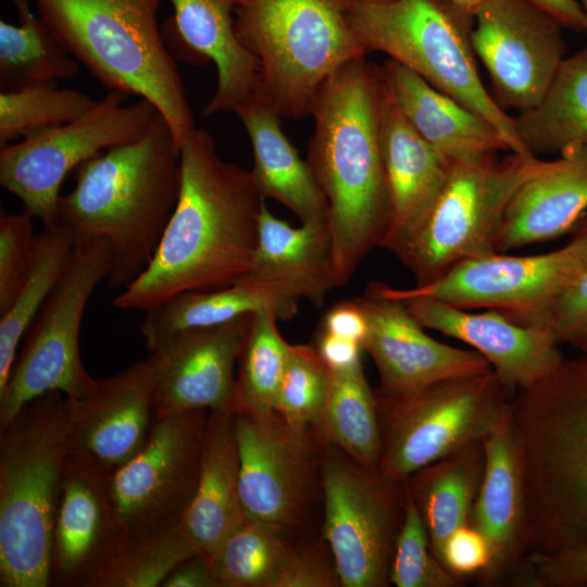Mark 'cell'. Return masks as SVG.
Segmentation results:
<instances>
[{
	"label": "cell",
	"instance_id": "cell-1",
	"mask_svg": "<svg viewBox=\"0 0 587 587\" xmlns=\"http://www.w3.org/2000/svg\"><path fill=\"white\" fill-rule=\"evenodd\" d=\"M265 199L251 171L220 158L195 127L180 145V192L149 266L113 300L147 312L189 290L223 288L250 270Z\"/></svg>",
	"mask_w": 587,
	"mask_h": 587
},
{
	"label": "cell",
	"instance_id": "cell-2",
	"mask_svg": "<svg viewBox=\"0 0 587 587\" xmlns=\"http://www.w3.org/2000/svg\"><path fill=\"white\" fill-rule=\"evenodd\" d=\"M383 92L379 65L362 57L328 75L309 109L314 130L305 160L328 203L339 287L380 247L389 225L380 143Z\"/></svg>",
	"mask_w": 587,
	"mask_h": 587
},
{
	"label": "cell",
	"instance_id": "cell-3",
	"mask_svg": "<svg viewBox=\"0 0 587 587\" xmlns=\"http://www.w3.org/2000/svg\"><path fill=\"white\" fill-rule=\"evenodd\" d=\"M180 192V148L159 112L138 139L75 168L60 196V222L77 241L101 239L112 251L111 288L126 287L149 266Z\"/></svg>",
	"mask_w": 587,
	"mask_h": 587
},
{
	"label": "cell",
	"instance_id": "cell-4",
	"mask_svg": "<svg viewBox=\"0 0 587 587\" xmlns=\"http://www.w3.org/2000/svg\"><path fill=\"white\" fill-rule=\"evenodd\" d=\"M510 417L523 469L532 550L587 547V355L517 390Z\"/></svg>",
	"mask_w": 587,
	"mask_h": 587
},
{
	"label": "cell",
	"instance_id": "cell-5",
	"mask_svg": "<svg viewBox=\"0 0 587 587\" xmlns=\"http://www.w3.org/2000/svg\"><path fill=\"white\" fill-rule=\"evenodd\" d=\"M35 1L57 41L108 90L152 102L180 148L196 126L158 23L161 0Z\"/></svg>",
	"mask_w": 587,
	"mask_h": 587
},
{
	"label": "cell",
	"instance_id": "cell-6",
	"mask_svg": "<svg viewBox=\"0 0 587 587\" xmlns=\"http://www.w3.org/2000/svg\"><path fill=\"white\" fill-rule=\"evenodd\" d=\"M66 447V396L47 392L0 428V586L48 587Z\"/></svg>",
	"mask_w": 587,
	"mask_h": 587
},
{
	"label": "cell",
	"instance_id": "cell-7",
	"mask_svg": "<svg viewBox=\"0 0 587 587\" xmlns=\"http://www.w3.org/2000/svg\"><path fill=\"white\" fill-rule=\"evenodd\" d=\"M350 26L369 51H379L461 102L500 133L510 152L532 155L514 117L485 88L471 33L474 15L449 0H353Z\"/></svg>",
	"mask_w": 587,
	"mask_h": 587
},
{
	"label": "cell",
	"instance_id": "cell-8",
	"mask_svg": "<svg viewBox=\"0 0 587 587\" xmlns=\"http://www.w3.org/2000/svg\"><path fill=\"white\" fill-rule=\"evenodd\" d=\"M353 0H237L235 32L255 58L261 91L284 117L309 114L323 80L369 50L350 26Z\"/></svg>",
	"mask_w": 587,
	"mask_h": 587
},
{
	"label": "cell",
	"instance_id": "cell-9",
	"mask_svg": "<svg viewBox=\"0 0 587 587\" xmlns=\"http://www.w3.org/2000/svg\"><path fill=\"white\" fill-rule=\"evenodd\" d=\"M548 161L510 152L452 163L446 184L417 230L396 253L415 286L496 250L505 210L519 188Z\"/></svg>",
	"mask_w": 587,
	"mask_h": 587
},
{
	"label": "cell",
	"instance_id": "cell-10",
	"mask_svg": "<svg viewBox=\"0 0 587 587\" xmlns=\"http://www.w3.org/2000/svg\"><path fill=\"white\" fill-rule=\"evenodd\" d=\"M376 399L382 435L378 469L404 483L461 447L484 440L508 416L511 397L490 370L407 396Z\"/></svg>",
	"mask_w": 587,
	"mask_h": 587
},
{
	"label": "cell",
	"instance_id": "cell-11",
	"mask_svg": "<svg viewBox=\"0 0 587 587\" xmlns=\"http://www.w3.org/2000/svg\"><path fill=\"white\" fill-rule=\"evenodd\" d=\"M108 90L104 98L75 121L37 129L0 149V184L45 227L60 222V188L66 175L113 147L140 138L159 113L145 98Z\"/></svg>",
	"mask_w": 587,
	"mask_h": 587
},
{
	"label": "cell",
	"instance_id": "cell-12",
	"mask_svg": "<svg viewBox=\"0 0 587 587\" xmlns=\"http://www.w3.org/2000/svg\"><path fill=\"white\" fill-rule=\"evenodd\" d=\"M112 267V251L101 239L77 241L67 267L51 292L0 391V428L32 400L51 391L68 398L96 384L79 353L87 303Z\"/></svg>",
	"mask_w": 587,
	"mask_h": 587
},
{
	"label": "cell",
	"instance_id": "cell-13",
	"mask_svg": "<svg viewBox=\"0 0 587 587\" xmlns=\"http://www.w3.org/2000/svg\"><path fill=\"white\" fill-rule=\"evenodd\" d=\"M323 534L344 587H385L407 501L404 483L345 452L320 462Z\"/></svg>",
	"mask_w": 587,
	"mask_h": 587
},
{
	"label": "cell",
	"instance_id": "cell-14",
	"mask_svg": "<svg viewBox=\"0 0 587 587\" xmlns=\"http://www.w3.org/2000/svg\"><path fill=\"white\" fill-rule=\"evenodd\" d=\"M586 257L587 238L572 232L565 246L548 253L494 252L463 261L435 280L412 288L375 283L394 299L428 298L466 310L494 309L532 326L575 278Z\"/></svg>",
	"mask_w": 587,
	"mask_h": 587
},
{
	"label": "cell",
	"instance_id": "cell-15",
	"mask_svg": "<svg viewBox=\"0 0 587 587\" xmlns=\"http://www.w3.org/2000/svg\"><path fill=\"white\" fill-rule=\"evenodd\" d=\"M209 413L157 419L140 451L109 477L123 546L182 520L196 490Z\"/></svg>",
	"mask_w": 587,
	"mask_h": 587
},
{
	"label": "cell",
	"instance_id": "cell-16",
	"mask_svg": "<svg viewBox=\"0 0 587 587\" xmlns=\"http://www.w3.org/2000/svg\"><path fill=\"white\" fill-rule=\"evenodd\" d=\"M563 28L532 0H485L477 8L472 47L504 111L522 113L540 102L566 57Z\"/></svg>",
	"mask_w": 587,
	"mask_h": 587
},
{
	"label": "cell",
	"instance_id": "cell-17",
	"mask_svg": "<svg viewBox=\"0 0 587 587\" xmlns=\"http://www.w3.org/2000/svg\"><path fill=\"white\" fill-rule=\"evenodd\" d=\"M239 489L246 520L288 527L301 521L313 487L315 459L309 439L277 412L234 413Z\"/></svg>",
	"mask_w": 587,
	"mask_h": 587
},
{
	"label": "cell",
	"instance_id": "cell-18",
	"mask_svg": "<svg viewBox=\"0 0 587 587\" xmlns=\"http://www.w3.org/2000/svg\"><path fill=\"white\" fill-rule=\"evenodd\" d=\"M157 359L150 355L123 372L97 379L85 395L66 397L67 454L111 476L147 442L157 421Z\"/></svg>",
	"mask_w": 587,
	"mask_h": 587
},
{
	"label": "cell",
	"instance_id": "cell-19",
	"mask_svg": "<svg viewBox=\"0 0 587 587\" xmlns=\"http://www.w3.org/2000/svg\"><path fill=\"white\" fill-rule=\"evenodd\" d=\"M354 301L366 319L362 348L378 371V397L398 398L442 380L492 370L477 351L428 336L405 304L382 294L375 282Z\"/></svg>",
	"mask_w": 587,
	"mask_h": 587
},
{
	"label": "cell",
	"instance_id": "cell-20",
	"mask_svg": "<svg viewBox=\"0 0 587 587\" xmlns=\"http://www.w3.org/2000/svg\"><path fill=\"white\" fill-rule=\"evenodd\" d=\"M486 465L470 525L485 538L489 562L475 577L484 587H538L530 551L526 491L510 411L484 440Z\"/></svg>",
	"mask_w": 587,
	"mask_h": 587
},
{
	"label": "cell",
	"instance_id": "cell-21",
	"mask_svg": "<svg viewBox=\"0 0 587 587\" xmlns=\"http://www.w3.org/2000/svg\"><path fill=\"white\" fill-rule=\"evenodd\" d=\"M402 301L424 327L459 339L482 354L512 398L552 374L565 359L548 329L521 325L502 312H473L428 298Z\"/></svg>",
	"mask_w": 587,
	"mask_h": 587
},
{
	"label": "cell",
	"instance_id": "cell-22",
	"mask_svg": "<svg viewBox=\"0 0 587 587\" xmlns=\"http://www.w3.org/2000/svg\"><path fill=\"white\" fill-rule=\"evenodd\" d=\"M251 315L179 333L152 353L157 419L192 410L234 413L235 366Z\"/></svg>",
	"mask_w": 587,
	"mask_h": 587
},
{
	"label": "cell",
	"instance_id": "cell-23",
	"mask_svg": "<svg viewBox=\"0 0 587 587\" xmlns=\"http://www.w3.org/2000/svg\"><path fill=\"white\" fill-rule=\"evenodd\" d=\"M109 475L67 454L55 516L50 586L86 587L123 547Z\"/></svg>",
	"mask_w": 587,
	"mask_h": 587
},
{
	"label": "cell",
	"instance_id": "cell-24",
	"mask_svg": "<svg viewBox=\"0 0 587 587\" xmlns=\"http://www.w3.org/2000/svg\"><path fill=\"white\" fill-rule=\"evenodd\" d=\"M380 143L390 207L389 225L380 247L396 255L432 210L451 163L414 129L385 86Z\"/></svg>",
	"mask_w": 587,
	"mask_h": 587
},
{
	"label": "cell",
	"instance_id": "cell-25",
	"mask_svg": "<svg viewBox=\"0 0 587 587\" xmlns=\"http://www.w3.org/2000/svg\"><path fill=\"white\" fill-rule=\"evenodd\" d=\"M174 14L164 24L175 41L197 62L212 61L217 84L203 116L234 112L261 90V71L255 58L235 32L237 0H168Z\"/></svg>",
	"mask_w": 587,
	"mask_h": 587
},
{
	"label": "cell",
	"instance_id": "cell-26",
	"mask_svg": "<svg viewBox=\"0 0 587 587\" xmlns=\"http://www.w3.org/2000/svg\"><path fill=\"white\" fill-rule=\"evenodd\" d=\"M238 283L261 285L322 307L339 287L328 222L294 227L264 204L254 259Z\"/></svg>",
	"mask_w": 587,
	"mask_h": 587
},
{
	"label": "cell",
	"instance_id": "cell-27",
	"mask_svg": "<svg viewBox=\"0 0 587 587\" xmlns=\"http://www.w3.org/2000/svg\"><path fill=\"white\" fill-rule=\"evenodd\" d=\"M587 212V146L563 151L512 197L496 240L497 252L558 238Z\"/></svg>",
	"mask_w": 587,
	"mask_h": 587
},
{
	"label": "cell",
	"instance_id": "cell-28",
	"mask_svg": "<svg viewBox=\"0 0 587 587\" xmlns=\"http://www.w3.org/2000/svg\"><path fill=\"white\" fill-rule=\"evenodd\" d=\"M379 67L386 91L397 109L451 164L509 151L492 124L414 72L391 59Z\"/></svg>",
	"mask_w": 587,
	"mask_h": 587
},
{
	"label": "cell",
	"instance_id": "cell-29",
	"mask_svg": "<svg viewBox=\"0 0 587 587\" xmlns=\"http://www.w3.org/2000/svg\"><path fill=\"white\" fill-rule=\"evenodd\" d=\"M245 521L234 413L211 411L196 490L180 526L195 549L211 558Z\"/></svg>",
	"mask_w": 587,
	"mask_h": 587
},
{
	"label": "cell",
	"instance_id": "cell-30",
	"mask_svg": "<svg viewBox=\"0 0 587 587\" xmlns=\"http://www.w3.org/2000/svg\"><path fill=\"white\" fill-rule=\"evenodd\" d=\"M235 113L252 146L251 173L262 197L282 203L301 223L328 222L327 200L307 160L283 132L277 109L260 90Z\"/></svg>",
	"mask_w": 587,
	"mask_h": 587
},
{
	"label": "cell",
	"instance_id": "cell-31",
	"mask_svg": "<svg viewBox=\"0 0 587 587\" xmlns=\"http://www.w3.org/2000/svg\"><path fill=\"white\" fill-rule=\"evenodd\" d=\"M260 311L273 313L278 321H290L298 312V299L250 283L183 291L145 312L140 333L153 353L179 333L223 325Z\"/></svg>",
	"mask_w": 587,
	"mask_h": 587
},
{
	"label": "cell",
	"instance_id": "cell-32",
	"mask_svg": "<svg viewBox=\"0 0 587 587\" xmlns=\"http://www.w3.org/2000/svg\"><path fill=\"white\" fill-rule=\"evenodd\" d=\"M485 465L484 441L477 440L421 469L404 482L438 560L447 538L470 525Z\"/></svg>",
	"mask_w": 587,
	"mask_h": 587
},
{
	"label": "cell",
	"instance_id": "cell-33",
	"mask_svg": "<svg viewBox=\"0 0 587 587\" xmlns=\"http://www.w3.org/2000/svg\"><path fill=\"white\" fill-rule=\"evenodd\" d=\"M514 122L534 157L587 146V46L565 57L540 102Z\"/></svg>",
	"mask_w": 587,
	"mask_h": 587
},
{
	"label": "cell",
	"instance_id": "cell-34",
	"mask_svg": "<svg viewBox=\"0 0 587 587\" xmlns=\"http://www.w3.org/2000/svg\"><path fill=\"white\" fill-rule=\"evenodd\" d=\"M316 432L358 463L378 469L382 435L378 407L361 362L329 369V388Z\"/></svg>",
	"mask_w": 587,
	"mask_h": 587
},
{
	"label": "cell",
	"instance_id": "cell-35",
	"mask_svg": "<svg viewBox=\"0 0 587 587\" xmlns=\"http://www.w3.org/2000/svg\"><path fill=\"white\" fill-rule=\"evenodd\" d=\"M18 25L0 21L1 91L37 85H58L78 73V62L32 12L27 0H12Z\"/></svg>",
	"mask_w": 587,
	"mask_h": 587
},
{
	"label": "cell",
	"instance_id": "cell-36",
	"mask_svg": "<svg viewBox=\"0 0 587 587\" xmlns=\"http://www.w3.org/2000/svg\"><path fill=\"white\" fill-rule=\"evenodd\" d=\"M76 243L63 223L45 227L37 235L27 277L10 308L0 315V391L9 379L22 337L60 282Z\"/></svg>",
	"mask_w": 587,
	"mask_h": 587
},
{
	"label": "cell",
	"instance_id": "cell-37",
	"mask_svg": "<svg viewBox=\"0 0 587 587\" xmlns=\"http://www.w3.org/2000/svg\"><path fill=\"white\" fill-rule=\"evenodd\" d=\"M286 528L246 520L210 558L220 587H277L295 549Z\"/></svg>",
	"mask_w": 587,
	"mask_h": 587
},
{
	"label": "cell",
	"instance_id": "cell-38",
	"mask_svg": "<svg viewBox=\"0 0 587 587\" xmlns=\"http://www.w3.org/2000/svg\"><path fill=\"white\" fill-rule=\"evenodd\" d=\"M268 311L253 313L238 357L234 413L276 412L279 387L285 374L290 345Z\"/></svg>",
	"mask_w": 587,
	"mask_h": 587
},
{
	"label": "cell",
	"instance_id": "cell-39",
	"mask_svg": "<svg viewBox=\"0 0 587 587\" xmlns=\"http://www.w3.org/2000/svg\"><path fill=\"white\" fill-rule=\"evenodd\" d=\"M200 554L180 521L158 534L130 541L88 580L86 587H157L184 560Z\"/></svg>",
	"mask_w": 587,
	"mask_h": 587
},
{
	"label": "cell",
	"instance_id": "cell-40",
	"mask_svg": "<svg viewBox=\"0 0 587 587\" xmlns=\"http://www.w3.org/2000/svg\"><path fill=\"white\" fill-rule=\"evenodd\" d=\"M97 103L88 95L58 85H37L0 93V149L45 127L77 120Z\"/></svg>",
	"mask_w": 587,
	"mask_h": 587
},
{
	"label": "cell",
	"instance_id": "cell-41",
	"mask_svg": "<svg viewBox=\"0 0 587 587\" xmlns=\"http://www.w3.org/2000/svg\"><path fill=\"white\" fill-rule=\"evenodd\" d=\"M329 369L315 346L290 345L276 412L296 433L316 430L325 409Z\"/></svg>",
	"mask_w": 587,
	"mask_h": 587
},
{
	"label": "cell",
	"instance_id": "cell-42",
	"mask_svg": "<svg viewBox=\"0 0 587 587\" xmlns=\"http://www.w3.org/2000/svg\"><path fill=\"white\" fill-rule=\"evenodd\" d=\"M389 583L396 587H459L463 583L450 574L433 553L422 516L408 491Z\"/></svg>",
	"mask_w": 587,
	"mask_h": 587
},
{
	"label": "cell",
	"instance_id": "cell-43",
	"mask_svg": "<svg viewBox=\"0 0 587 587\" xmlns=\"http://www.w3.org/2000/svg\"><path fill=\"white\" fill-rule=\"evenodd\" d=\"M32 215L0 214V315L14 301L30 270L37 235Z\"/></svg>",
	"mask_w": 587,
	"mask_h": 587
},
{
	"label": "cell",
	"instance_id": "cell-44",
	"mask_svg": "<svg viewBox=\"0 0 587 587\" xmlns=\"http://www.w3.org/2000/svg\"><path fill=\"white\" fill-rule=\"evenodd\" d=\"M572 232L587 238V212ZM533 326L550 330L560 344L571 346L587 329V257L575 278Z\"/></svg>",
	"mask_w": 587,
	"mask_h": 587
},
{
	"label": "cell",
	"instance_id": "cell-45",
	"mask_svg": "<svg viewBox=\"0 0 587 587\" xmlns=\"http://www.w3.org/2000/svg\"><path fill=\"white\" fill-rule=\"evenodd\" d=\"M527 559L538 587H587V547L532 550Z\"/></svg>",
	"mask_w": 587,
	"mask_h": 587
},
{
	"label": "cell",
	"instance_id": "cell-46",
	"mask_svg": "<svg viewBox=\"0 0 587 587\" xmlns=\"http://www.w3.org/2000/svg\"><path fill=\"white\" fill-rule=\"evenodd\" d=\"M439 561L453 576L464 580L477 576L489 562V548L482 536L471 525L454 530L441 548Z\"/></svg>",
	"mask_w": 587,
	"mask_h": 587
},
{
	"label": "cell",
	"instance_id": "cell-47",
	"mask_svg": "<svg viewBox=\"0 0 587 587\" xmlns=\"http://www.w3.org/2000/svg\"><path fill=\"white\" fill-rule=\"evenodd\" d=\"M340 586L332 557L320 547H295L277 587H335Z\"/></svg>",
	"mask_w": 587,
	"mask_h": 587
},
{
	"label": "cell",
	"instance_id": "cell-48",
	"mask_svg": "<svg viewBox=\"0 0 587 587\" xmlns=\"http://www.w3.org/2000/svg\"><path fill=\"white\" fill-rule=\"evenodd\" d=\"M321 330L363 344L366 335V319L353 300L333 305L324 315Z\"/></svg>",
	"mask_w": 587,
	"mask_h": 587
},
{
	"label": "cell",
	"instance_id": "cell-49",
	"mask_svg": "<svg viewBox=\"0 0 587 587\" xmlns=\"http://www.w3.org/2000/svg\"><path fill=\"white\" fill-rule=\"evenodd\" d=\"M162 587H220L211 560L195 554L180 562L163 582Z\"/></svg>",
	"mask_w": 587,
	"mask_h": 587
},
{
	"label": "cell",
	"instance_id": "cell-50",
	"mask_svg": "<svg viewBox=\"0 0 587 587\" xmlns=\"http://www.w3.org/2000/svg\"><path fill=\"white\" fill-rule=\"evenodd\" d=\"M314 346L330 370L346 369L361 362L360 354L363 348L354 340L320 329Z\"/></svg>",
	"mask_w": 587,
	"mask_h": 587
},
{
	"label": "cell",
	"instance_id": "cell-51",
	"mask_svg": "<svg viewBox=\"0 0 587 587\" xmlns=\"http://www.w3.org/2000/svg\"><path fill=\"white\" fill-rule=\"evenodd\" d=\"M558 20L564 28L585 32L586 15L577 0H532Z\"/></svg>",
	"mask_w": 587,
	"mask_h": 587
},
{
	"label": "cell",
	"instance_id": "cell-52",
	"mask_svg": "<svg viewBox=\"0 0 587 587\" xmlns=\"http://www.w3.org/2000/svg\"><path fill=\"white\" fill-rule=\"evenodd\" d=\"M463 9L464 11L471 13L474 15L477 8L485 1V0H449Z\"/></svg>",
	"mask_w": 587,
	"mask_h": 587
},
{
	"label": "cell",
	"instance_id": "cell-53",
	"mask_svg": "<svg viewBox=\"0 0 587 587\" xmlns=\"http://www.w3.org/2000/svg\"><path fill=\"white\" fill-rule=\"evenodd\" d=\"M577 348L582 354L587 355V329L572 345Z\"/></svg>",
	"mask_w": 587,
	"mask_h": 587
},
{
	"label": "cell",
	"instance_id": "cell-54",
	"mask_svg": "<svg viewBox=\"0 0 587 587\" xmlns=\"http://www.w3.org/2000/svg\"><path fill=\"white\" fill-rule=\"evenodd\" d=\"M586 15V18H587V0H577ZM585 33L587 34V26H586V30Z\"/></svg>",
	"mask_w": 587,
	"mask_h": 587
}]
</instances>
